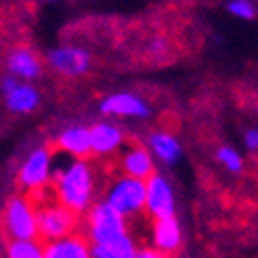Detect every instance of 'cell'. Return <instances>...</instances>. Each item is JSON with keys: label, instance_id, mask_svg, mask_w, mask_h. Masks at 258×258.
<instances>
[{"label": "cell", "instance_id": "obj_11", "mask_svg": "<svg viewBox=\"0 0 258 258\" xmlns=\"http://www.w3.org/2000/svg\"><path fill=\"white\" fill-rule=\"evenodd\" d=\"M100 110L108 116H136V119H148L150 108L148 104L136 93H114L108 95L102 104Z\"/></svg>", "mask_w": 258, "mask_h": 258}, {"label": "cell", "instance_id": "obj_18", "mask_svg": "<svg viewBox=\"0 0 258 258\" xmlns=\"http://www.w3.org/2000/svg\"><path fill=\"white\" fill-rule=\"evenodd\" d=\"M136 241L132 235L114 239L104 245H91V258H134L136 256Z\"/></svg>", "mask_w": 258, "mask_h": 258}, {"label": "cell", "instance_id": "obj_4", "mask_svg": "<svg viewBox=\"0 0 258 258\" xmlns=\"http://www.w3.org/2000/svg\"><path fill=\"white\" fill-rule=\"evenodd\" d=\"M104 201L114 212H119L125 220L136 218L144 212V206H146V182L129 178V176L114 178L110 182L108 190H106Z\"/></svg>", "mask_w": 258, "mask_h": 258}, {"label": "cell", "instance_id": "obj_14", "mask_svg": "<svg viewBox=\"0 0 258 258\" xmlns=\"http://www.w3.org/2000/svg\"><path fill=\"white\" fill-rule=\"evenodd\" d=\"M57 148L59 153L68 155L72 159L87 161L91 155V140H89V127L72 125L57 136Z\"/></svg>", "mask_w": 258, "mask_h": 258}, {"label": "cell", "instance_id": "obj_1", "mask_svg": "<svg viewBox=\"0 0 258 258\" xmlns=\"http://www.w3.org/2000/svg\"><path fill=\"white\" fill-rule=\"evenodd\" d=\"M53 190L55 197L72 214H87L95 197V171L91 163L72 159L57 174H53Z\"/></svg>", "mask_w": 258, "mask_h": 258}, {"label": "cell", "instance_id": "obj_23", "mask_svg": "<svg viewBox=\"0 0 258 258\" xmlns=\"http://www.w3.org/2000/svg\"><path fill=\"white\" fill-rule=\"evenodd\" d=\"M134 258H169V256L161 254V252H157L153 248H140V250H136V256Z\"/></svg>", "mask_w": 258, "mask_h": 258}, {"label": "cell", "instance_id": "obj_12", "mask_svg": "<svg viewBox=\"0 0 258 258\" xmlns=\"http://www.w3.org/2000/svg\"><path fill=\"white\" fill-rule=\"evenodd\" d=\"M45 258H91V243L83 233H72L68 237L42 243Z\"/></svg>", "mask_w": 258, "mask_h": 258}, {"label": "cell", "instance_id": "obj_9", "mask_svg": "<svg viewBox=\"0 0 258 258\" xmlns=\"http://www.w3.org/2000/svg\"><path fill=\"white\" fill-rule=\"evenodd\" d=\"M123 148V146H121ZM119 165L123 169V176L136 178V180H148L155 174V161L150 150L144 148L142 144H129L121 150Z\"/></svg>", "mask_w": 258, "mask_h": 258}, {"label": "cell", "instance_id": "obj_15", "mask_svg": "<svg viewBox=\"0 0 258 258\" xmlns=\"http://www.w3.org/2000/svg\"><path fill=\"white\" fill-rule=\"evenodd\" d=\"M7 68H9L11 77H15L19 81H34V79L40 77V72H42L40 59L30 49H24V47H17V49H13L9 53Z\"/></svg>", "mask_w": 258, "mask_h": 258}, {"label": "cell", "instance_id": "obj_8", "mask_svg": "<svg viewBox=\"0 0 258 258\" xmlns=\"http://www.w3.org/2000/svg\"><path fill=\"white\" fill-rule=\"evenodd\" d=\"M51 68L63 77H81L91 66V55L87 49L81 47H57L51 49L47 55Z\"/></svg>", "mask_w": 258, "mask_h": 258}, {"label": "cell", "instance_id": "obj_10", "mask_svg": "<svg viewBox=\"0 0 258 258\" xmlns=\"http://www.w3.org/2000/svg\"><path fill=\"white\" fill-rule=\"evenodd\" d=\"M150 243H153V250L165 254L169 258H171V254H176L180 250L182 231H180L176 216L153 220V227H150Z\"/></svg>", "mask_w": 258, "mask_h": 258}, {"label": "cell", "instance_id": "obj_7", "mask_svg": "<svg viewBox=\"0 0 258 258\" xmlns=\"http://www.w3.org/2000/svg\"><path fill=\"white\" fill-rule=\"evenodd\" d=\"M144 212L148 214L150 220H161V218H171L176 212V199L171 184L165 176L155 174L146 180V206Z\"/></svg>", "mask_w": 258, "mask_h": 258}, {"label": "cell", "instance_id": "obj_24", "mask_svg": "<svg viewBox=\"0 0 258 258\" xmlns=\"http://www.w3.org/2000/svg\"><path fill=\"white\" fill-rule=\"evenodd\" d=\"M42 3H51V0H42Z\"/></svg>", "mask_w": 258, "mask_h": 258}, {"label": "cell", "instance_id": "obj_6", "mask_svg": "<svg viewBox=\"0 0 258 258\" xmlns=\"http://www.w3.org/2000/svg\"><path fill=\"white\" fill-rule=\"evenodd\" d=\"M51 182V150L40 146L32 150L30 157L24 161L19 169L17 184L24 190V195H30L38 188H45Z\"/></svg>", "mask_w": 258, "mask_h": 258}, {"label": "cell", "instance_id": "obj_2", "mask_svg": "<svg viewBox=\"0 0 258 258\" xmlns=\"http://www.w3.org/2000/svg\"><path fill=\"white\" fill-rule=\"evenodd\" d=\"M28 199L32 201L34 212H36V227H38V241L40 243L55 241V239L68 237V235L77 233L79 216L72 214L70 210H66L57 201L53 186H51V195L45 197V188H38L34 192H30Z\"/></svg>", "mask_w": 258, "mask_h": 258}, {"label": "cell", "instance_id": "obj_19", "mask_svg": "<svg viewBox=\"0 0 258 258\" xmlns=\"http://www.w3.org/2000/svg\"><path fill=\"white\" fill-rule=\"evenodd\" d=\"M7 258H45L40 241H7Z\"/></svg>", "mask_w": 258, "mask_h": 258}, {"label": "cell", "instance_id": "obj_22", "mask_svg": "<svg viewBox=\"0 0 258 258\" xmlns=\"http://www.w3.org/2000/svg\"><path fill=\"white\" fill-rule=\"evenodd\" d=\"M243 142L250 150H258V129H250V132H245Z\"/></svg>", "mask_w": 258, "mask_h": 258}, {"label": "cell", "instance_id": "obj_3", "mask_svg": "<svg viewBox=\"0 0 258 258\" xmlns=\"http://www.w3.org/2000/svg\"><path fill=\"white\" fill-rule=\"evenodd\" d=\"M0 235L5 241H38L36 212L28 195H15L0 214Z\"/></svg>", "mask_w": 258, "mask_h": 258}, {"label": "cell", "instance_id": "obj_16", "mask_svg": "<svg viewBox=\"0 0 258 258\" xmlns=\"http://www.w3.org/2000/svg\"><path fill=\"white\" fill-rule=\"evenodd\" d=\"M5 102H7V108L11 112H17V114H28L32 112L38 106L40 102V93L32 87L30 83L24 81H17L15 87L5 93Z\"/></svg>", "mask_w": 258, "mask_h": 258}, {"label": "cell", "instance_id": "obj_13", "mask_svg": "<svg viewBox=\"0 0 258 258\" xmlns=\"http://www.w3.org/2000/svg\"><path fill=\"white\" fill-rule=\"evenodd\" d=\"M89 140H91V155L108 157L123 146L125 136L112 123H95L93 127H89Z\"/></svg>", "mask_w": 258, "mask_h": 258}, {"label": "cell", "instance_id": "obj_21", "mask_svg": "<svg viewBox=\"0 0 258 258\" xmlns=\"http://www.w3.org/2000/svg\"><path fill=\"white\" fill-rule=\"evenodd\" d=\"M227 9L235 17H241V19H254V15H256L252 0H229Z\"/></svg>", "mask_w": 258, "mask_h": 258}, {"label": "cell", "instance_id": "obj_20", "mask_svg": "<svg viewBox=\"0 0 258 258\" xmlns=\"http://www.w3.org/2000/svg\"><path fill=\"white\" fill-rule=\"evenodd\" d=\"M218 161L220 163L227 167L229 171H241V167H243V161H241V157H239V153L235 148H231V146H222V148H218Z\"/></svg>", "mask_w": 258, "mask_h": 258}, {"label": "cell", "instance_id": "obj_17", "mask_svg": "<svg viewBox=\"0 0 258 258\" xmlns=\"http://www.w3.org/2000/svg\"><path fill=\"white\" fill-rule=\"evenodd\" d=\"M148 148L150 153H155V157L163 163L171 165L182 157V146L176 140L174 134L169 132H153L148 136Z\"/></svg>", "mask_w": 258, "mask_h": 258}, {"label": "cell", "instance_id": "obj_5", "mask_svg": "<svg viewBox=\"0 0 258 258\" xmlns=\"http://www.w3.org/2000/svg\"><path fill=\"white\" fill-rule=\"evenodd\" d=\"M127 235V220L114 212L106 201L93 203L87 212V233L85 237L91 245H104Z\"/></svg>", "mask_w": 258, "mask_h": 258}]
</instances>
